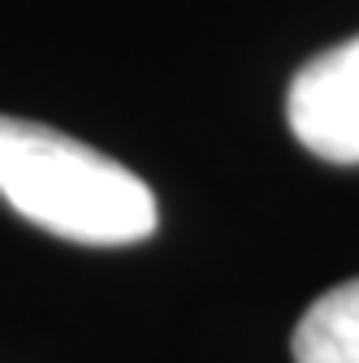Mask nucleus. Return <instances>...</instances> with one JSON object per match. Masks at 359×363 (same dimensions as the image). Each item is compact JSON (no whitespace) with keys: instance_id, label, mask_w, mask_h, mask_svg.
I'll list each match as a JSON object with an SVG mask.
<instances>
[{"instance_id":"nucleus-2","label":"nucleus","mask_w":359,"mask_h":363,"mask_svg":"<svg viewBox=\"0 0 359 363\" xmlns=\"http://www.w3.org/2000/svg\"><path fill=\"white\" fill-rule=\"evenodd\" d=\"M294 139L329 164H359V35L311 57L286 91Z\"/></svg>"},{"instance_id":"nucleus-3","label":"nucleus","mask_w":359,"mask_h":363,"mask_svg":"<svg viewBox=\"0 0 359 363\" xmlns=\"http://www.w3.org/2000/svg\"><path fill=\"white\" fill-rule=\"evenodd\" d=\"M294 363H359V277L303 311L290 337Z\"/></svg>"},{"instance_id":"nucleus-1","label":"nucleus","mask_w":359,"mask_h":363,"mask_svg":"<svg viewBox=\"0 0 359 363\" xmlns=\"http://www.w3.org/2000/svg\"><path fill=\"white\" fill-rule=\"evenodd\" d=\"M0 195L31 225L82 247H130L156 230V195L143 177L22 117H0Z\"/></svg>"}]
</instances>
